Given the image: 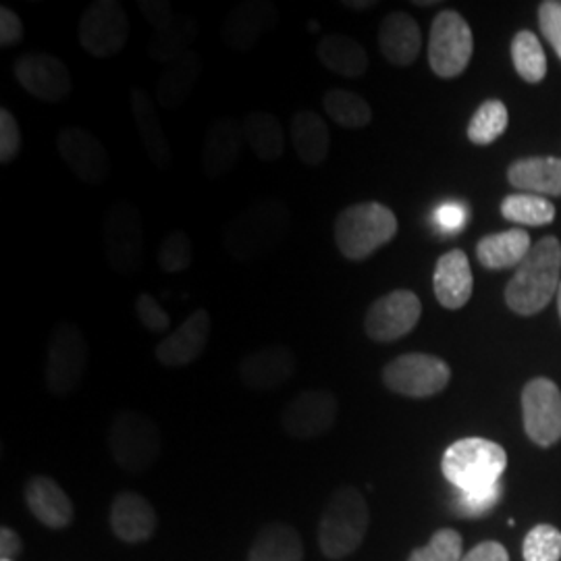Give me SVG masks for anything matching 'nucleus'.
Masks as SVG:
<instances>
[{
    "instance_id": "f257e3e1",
    "label": "nucleus",
    "mask_w": 561,
    "mask_h": 561,
    "mask_svg": "<svg viewBox=\"0 0 561 561\" xmlns=\"http://www.w3.org/2000/svg\"><path fill=\"white\" fill-rule=\"evenodd\" d=\"M291 233V208L279 198H264L240 210L222 231L225 252L238 262L275 254Z\"/></svg>"
},
{
    "instance_id": "f03ea898",
    "label": "nucleus",
    "mask_w": 561,
    "mask_h": 561,
    "mask_svg": "<svg viewBox=\"0 0 561 561\" xmlns=\"http://www.w3.org/2000/svg\"><path fill=\"white\" fill-rule=\"evenodd\" d=\"M561 243L547 236L533 245L505 287V304L520 317L539 314L560 289Z\"/></svg>"
},
{
    "instance_id": "7ed1b4c3",
    "label": "nucleus",
    "mask_w": 561,
    "mask_h": 561,
    "mask_svg": "<svg viewBox=\"0 0 561 561\" xmlns=\"http://www.w3.org/2000/svg\"><path fill=\"white\" fill-rule=\"evenodd\" d=\"M398 233V217L379 202H360L343 208L333 227L335 245L343 259L362 262L370 259Z\"/></svg>"
},
{
    "instance_id": "20e7f679",
    "label": "nucleus",
    "mask_w": 561,
    "mask_h": 561,
    "mask_svg": "<svg viewBox=\"0 0 561 561\" xmlns=\"http://www.w3.org/2000/svg\"><path fill=\"white\" fill-rule=\"evenodd\" d=\"M370 510L356 486H341L324 505L319 522V547L327 560H345L360 549Z\"/></svg>"
},
{
    "instance_id": "39448f33",
    "label": "nucleus",
    "mask_w": 561,
    "mask_h": 561,
    "mask_svg": "<svg viewBox=\"0 0 561 561\" xmlns=\"http://www.w3.org/2000/svg\"><path fill=\"white\" fill-rule=\"evenodd\" d=\"M507 454L500 443L468 437L451 443L443 454V477L458 491H484L502 482Z\"/></svg>"
},
{
    "instance_id": "423d86ee",
    "label": "nucleus",
    "mask_w": 561,
    "mask_h": 561,
    "mask_svg": "<svg viewBox=\"0 0 561 561\" xmlns=\"http://www.w3.org/2000/svg\"><path fill=\"white\" fill-rule=\"evenodd\" d=\"M108 451L121 470L141 474L161 458V428L150 416L125 410L108 426Z\"/></svg>"
},
{
    "instance_id": "0eeeda50",
    "label": "nucleus",
    "mask_w": 561,
    "mask_h": 561,
    "mask_svg": "<svg viewBox=\"0 0 561 561\" xmlns=\"http://www.w3.org/2000/svg\"><path fill=\"white\" fill-rule=\"evenodd\" d=\"M146 229L140 208L131 202H115L104 215V259L113 271L134 277L144 266Z\"/></svg>"
},
{
    "instance_id": "6e6552de",
    "label": "nucleus",
    "mask_w": 561,
    "mask_h": 561,
    "mask_svg": "<svg viewBox=\"0 0 561 561\" xmlns=\"http://www.w3.org/2000/svg\"><path fill=\"white\" fill-rule=\"evenodd\" d=\"M90 347L76 322L59 321L55 324L44 366V381L53 396H71L85 375Z\"/></svg>"
},
{
    "instance_id": "1a4fd4ad",
    "label": "nucleus",
    "mask_w": 561,
    "mask_h": 561,
    "mask_svg": "<svg viewBox=\"0 0 561 561\" xmlns=\"http://www.w3.org/2000/svg\"><path fill=\"white\" fill-rule=\"evenodd\" d=\"M474 53V38L468 21L458 11L445 9L431 25L428 62L437 78L454 80L466 71Z\"/></svg>"
},
{
    "instance_id": "9d476101",
    "label": "nucleus",
    "mask_w": 561,
    "mask_h": 561,
    "mask_svg": "<svg viewBox=\"0 0 561 561\" xmlns=\"http://www.w3.org/2000/svg\"><path fill=\"white\" fill-rule=\"evenodd\" d=\"M131 23L127 11L115 0H96L81 13L78 38L83 53L94 59L119 55L129 41Z\"/></svg>"
},
{
    "instance_id": "9b49d317",
    "label": "nucleus",
    "mask_w": 561,
    "mask_h": 561,
    "mask_svg": "<svg viewBox=\"0 0 561 561\" xmlns=\"http://www.w3.org/2000/svg\"><path fill=\"white\" fill-rule=\"evenodd\" d=\"M449 381V364L431 354H403L382 368L385 387L412 400L433 398L442 393Z\"/></svg>"
},
{
    "instance_id": "f8f14e48",
    "label": "nucleus",
    "mask_w": 561,
    "mask_h": 561,
    "mask_svg": "<svg viewBox=\"0 0 561 561\" xmlns=\"http://www.w3.org/2000/svg\"><path fill=\"white\" fill-rule=\"evenodd\" d=\"M340 419V401L329 389H306L289 401L280 414V428L298 442L327 435Z\"/></svg>"
},
{
    "instance_id": "ddd939ff",
    "label": "nucleus",
    "mask_w": 561,
    "mask_h": 561,
    "mask_svg": "<svg viewBox=\"0 0 561 561\" xmlns=\"http://www.w3.org/2000/svg\"><path fill=\"white\" fill-rule=\"evenodd\" d=\"M13 76L36 101L62 104L73 94V78L65 60L50 53H23L13 62Z\"/></svg>"
},
{
    "instance_id": "4468645a",
    "label": "nucleus",
    "mask_w": 561,
    "mask_h": 561,
    "mask_svg": "<svg viewBox=\"0 0 561 561\" xmlns=\"http://www.w3.org/2000/svg\"><path fill=\"white\" fill-rule=\"evenodd\" d=\"M422 317V301L410 289H396L373 301L364 317L368 340L391 343L414 331Z\"/></svg>"
},
{
    "instance_id": "2eb2a0df",
    "label": "nucleus",
    "mask_w": 561,
    "mask_h": 561,
    "mask_svg": "<svg viewBox=\"0 0 561 561\" xmlns=\"http://www.w3.org/2000/svg\"><path fill=\"white\" fill-rule=\"evenodd\" d=\"M524 431L539 447H551L561 439V391L551 379H533L522 391Z\"/></svg>"
},
{
    "instance_id": "dca6fc26",
    "label": "nucleus",
    "mask_w": 561,
    "mask_h": 561,
    "mask_svg": "<svg viewBox=\"0 0 561 561\" xmlns=\"http://www.w3.org/2000/svg\"><path fill=\"white\" fill-rule=\"evenodd\" d=\"M60 159L85 185H101L111 175V159L101 138L83 127H62L57 136Z\"/></svg>"
},
{
    "instance_id": "f3484780",
    "label": "nucleus",
    "mask_w": 561,
    "mask_h": 561,
    "mask_svg": "<svg viewBox=\"0 0 561 561\" xmlns=\"http://www.w3.org/2000/svg\"><path fill=\"white\" fill-rule=\"evenodd\" d=\"M279 21V7L273 0H245L222 21L221 38L233 53H250Z\"/></svg>"
},
{
    "instance_id": "a211bd4d",
    "label": "nucleus",
    "mask_w": 561,
    "mask_h": 561,
    "mask_svg": "<svg viewBox=\"0 0 561 561\" xmlns=\"http://www.w3.org/2000/svg\"><path fill=\"white\" fill-rule=\"evenodd\" d=\"M296 373V354L287 345H264L245 354L238 364L240 381L259 393L283 387Z\"/></svg>"
},
{
    "instance_id": "6ab92c4d",
    "label": "nucleus",
    "mask_w": 561,
    "mask_h": 561,
    "mask_svg": "<svg viewBox=\"0 0 561 561\" xmlns=\"http://www.w3.org/2000/svg\"><path fill=\"white\" fill-rule=\"evenodd\" d=\"M213 333V319L206 308L194 310L180 327L159 341L154 356L167 368H181L190 366L201 358L204 350L208 347Z\"/></svg>"
},
{
    "instance_id": "aec40b11",
    "label": "nucleus",
    "mask_w": 561,
    "mask_h": 561,
    "mask_svg": "<svg viewBox=\"0 0 561 561\" xmlns=\"http://www.w3.org/2000/svg\"><path fill=\"white\" fill-rule=\"evenodd\" d=\"M243 127L233 117H219L206 129L202 144V173L206 180H219L240 162Z\"/></svg>"
},
{
    "instance_id": "412c9836",
    "label": "nucleus",
    "mask_w": 561,
    "mask_h": 561,
    "mask_svg": "<svg viewBox=\"0 0 561 561\" xmlns=\"http://www.w3.org/2000/svg\"><path fill=\"white\" fill-rule=\"evenodd\" d=\"M159 516L152 503L136 491H121L111 503V528L127 545L150 541L157 533Z\"/></svg>"
},
{
    "instance_id": "4be33fe9",
    "label": "nucleus",
    "mask_w": 561,
    "mask_h": 561,
    "mask_svg": "<svg viewBox=\"0 0 561 561\" xmlns=\"http://www.w3.org/2000/svg\"><path fill=\"white\" fill-rule=\"evenodd\" d=\"M129 106H131V117L136 123L138 136H140L144 150L148 159L152 162L154 169H169L173 164V148L171 141L167 138L162 129L159 108L154 101L141 90V88H131L129 92Z\"/></svg>"
},
{
    "instance_id": "5701e85b",
    "label": "nucleus",
    "mask_w": 561,
    "mask_h": 561,
    "mask_svg": "<svg viewBox=\"0 0 561 561\" xmlns=\"http://www.w3.org/2000/svg\"><path fill=\"white\" fill-rule=\"evenodd\" d=\"M23 497L32 516L53 530H62L73 522V503L59 482L53 481L50 477H32L25 484Z\"/></svg>"
},
{
    "instance_id": "b1692460",
    "label": "nucleus",
    "mask_w": 561,
    "mask_h": 561,
    "mask_svg": "<svg viewBox=\"0 0 561 561\" xmlns=\"http://www.w3.org/2000/svg\"><path fill=\"white\" fill-rule=\"evenodd\" d=\"M435 298L447 310H460L472 298L474 277L466 252L451 250L443 254L433 275Z\"/></svg>"
},
{
    "instance_id": "393cba45",
    "label": "nucleus",
    "mask_w": 561,
    "mask_h": 561,
    "mask_svg": "<svg viewBox=\"0 0 561 561\" xmlns=\"http://www.w3.org/2000/svg\"><path fill=\"white\" fill-rule=\"evenodd\" d=\"M382 57L396 67L414 65L422 50V32L419 21L410 13H389L379 30Z\"/></svg>"
},
{
    "instance_id": "a878e982",
    "label": "nucleus",
    "mask_w": 561,
    "mask_h": 561,
    "mask_svg": "<svg viewBox=\"0 0 561 561\" xmlns=\"http://www.w3.org/2000/svg\"><path fill=\"white\" fill-rule=\"evenodd\" d=\"M204 60L201 53L192 50L183 59L164 65L157 78V102L162 108L173 111L183 106L201 80Z\"/></svg>"
},
{
    "instance_id": "bb28decb",
    "label": "nucleus",
    "mask_w": 561,
    "mask_h": 561,
    "mask_svg": "<svg viewBox=\"0 0 561 561\" xmlns=\"http://www.w3.org/2000/svg\"><path fill=\"white\" fill-rule=\"evenodd\" d=\"M507 180L526 194L561 196V159L530 157L514 162L507 169Z\"/></svg>"
},
{
    "instance_id": "cd10ccee",
    "label": "nucleus",
    "mask_w": 561,
    "mask_h": 561,
    "mask_svg": "<svg viewBox=\"0 0 561 561\" xmlns=\"http://www.w3.org/2000/svg\"><path fill=\"white\" fill-rule=\"evenodd\" d=\"M291 144L308 167H321L331 152L329 127L319 113L304 108L294 115L291 121Z\"/></svg>"
},
{
    "instance_id": "c85d7f7f",
    "label": "nucleus",
    "mask_w": 561,
    "mask_h": 561,
    "mask_svg": "<svg viewBox=\"0 0 561 561\" xmlns=\"http://www.w3.org/2000/svg\"><path fill=\"white\" fill-rule=\"evenodd\" d=\"M317 57L322 67L337 73L341 78H362L368 71V53L360 42L343 36L329 34L322 36L317 46Z\"/></svg>"
},
{
    "instance_id": "c756f323",
    "label": "nucleus",
    "mask_w": 561,
    "mask_h": 561,
    "mask_svg": "<svg viewBox=\"0 0 561 561\" xmlns=\"http://www.w3.org/2000/svg\"><path fill=\"white\" fill-rule=\"evenodd\" d=\"M530 250V236L524 229H510L502 233L484 236L477 245V259L484 268L491 271H502L512 266L518 268Z\"/></svg>"
},
{
    "instance_id": "7c9ffc66",
    "label": "nucleus",
    "mask_w": 561,
    "mask_h": 561,
    "mask_svg": "<svg viewBox=\"0 0 561 561\" xmlns=\"http://www.w3.org/2000/svg\"><path fill=\"white\" fill-rule=\"evenodd\" d=\"M248 561H304L300 533L285 522H271L252 542Z\"/></svg>"
},
{
    "instance_id": "2f4dec72",
    "label": "nucleus",
    "mask_w": 561,
    "mask_h": 561,
    "mask_svg": "<svg viewBox=\"0 0 561 561\" xmlns=\"http://www.w3.org/2000/svg\"><path fill=\"white\" fill-rule=\"evenodd\" d=\"M243 138L262 162H277L285 154V134L280 121L266 111H250L243 121Z\"/></svg>"
},
{
    "instance_id": "473e14b6",
    "label": "nucleus",
    "mask_w": 561,
    "mask_h": 561,
    "mask_svg": "<svg viewBox=\"0 0 561 561\" xmlns=\"http://www.w3.org/2000/svg\"><path fill=\"white\" fill-rule=\"evenodd\" d=\"M196 38H198V23L192 18L178 15V20L171 25L152 32V36L148 38V55L157 62L171 65L194 50L192 46Z\"/></svg>"
},
{
    "instance_id": "72a5a7b5",
    "label": "nucleus",
    "mask_w": 561,
    "mask_h": 561,
    "mask_svg": "<svg viewBox=\"0 0 561 561\" xmlns=\"http://www.w3.org/2000/svg\"><path fill=\"white\" fill-rule=\"evenodd\" d=\"M322 108L343 129H364L373 121L370 104L358 92L345 88H331L324 92Z\"/></svg>"
},
{
    "instance_id": "f704fd0d",
    "label": "nucleus",
    "mask_w": 561,
    "mask_h": 561,
    "mask_svg": "<svg viewBox=\"0 0 561 561\" xmlns=\"http://www.w3.org/2000/svg\"><path fill=\"white\" fill-rule=\"evenodd\" d=\"M512 60L522 80L539 83L547 76V57L542 44L530 30H522L512 42Z\"/></svg>"
},
{
    "instance_id": "c9c22d12",
    "label": "nucleus",
    "mask_w": 561,
    "mask_h": 561,
    "mask_svg": "<svg viewBox=\"0 0 561 561\" xmlns=\"http://www.w3.org/2000/svg\"><path fill=\"white\" fill-rule=\"evenodd\" d=\"M502 215L510 222L541 227L556 219V206L535 194H512L502 202Z\"/></svg>"
},
{
    "instance_id": "e433bc0d",
    "label": "nucleus",
    "mask_w": 561,
    "mask_h": 561,
    "mask_svg": "<svg viewBox=\"0 0 561 561\" xmlns=\"http://www.w3.org/2000/svg\"><path fill=\"white\" fill-rule=\"evenodd\" d=\"M510 115L502 101L482 102L468 123V140L477 146H489L497 138H502L507 129Z\"/></svg>"
},
{
    "instance_id": "4c0bfd02",
    "label": "nucleus",
    "mask_w": 561,
    "mask_h": 561,
    "mask_svg": "<svg viewBox=\"0 0 561 561\" xmlns=\"http://www.w3.org/2000/svg\"><path fill=\"white\" fill-rule=\"evenodd\" d=\"M194 243L183 229H173L164 236L159 248V266L169 275H178L192 266Z\"/></svg>"
},
{
    "instance_id": "58836bf2",
    "label": "nucleus",
    "mask_w": 561,
    "mask_h": 561,
    "mask_svg": "<svg viewBox=\"0 0 561 561\" xmlns=\"http://www.w3.org/2000/svg\"><path fill=\"white\" fill-rule=\"evenodd\" d=\"M503 486L502 482L484 489V491H472V493H463V491H456L454 500H451V514L458 518H484L489 516L497 503L502 502Z\"/></svg>"
},
{
    "instance_id": "ea45409f",
    "label": "nucleus",
    "mask_w": 561,
    "mask_h": 561,
    "mask_svg": "<svg viewBox=\"0 0 561 561\" xmlns=\"http://www.w3.org/2000/svg\"><path fill=\"white\" fill-rule=\"evenodd\" d=\"M524 561H560L561 533L551 524H537L524 539Z\"/></svg>"
},
{
    "instance_id": "a19ab883",
    "label": "nucleus",
    "mask_w": 561,
    "mask_h": 561,
    "mask_svg": "<svg viewBox=\"0 0 561 561\" xmlns=\"http://www.w3.org/2000/svg\"><path fill=\"white\" fill-rule=\"evenodd\" d=\"M461 535L454 528L437 530L431 541L410 553L408 561H461Z\"/></svg>"
},
{
    "instance_id": "79ce46f5",
    "label": "nucleus",
    "mask_w": 561,
    "mask_h": 561,
    "mask_svg": "<svg viewBox=\"0 0 561 561\" xmlns=\"http://www.w3.org/2000/svg\"><path fill=\"white\" fill-rule=\"evenodd\" d=\"M136 317L150 333H164L171 327V317L148 291H141L136 298Z\"/></svg>"
},
{
    "instance_id": "37998d69",
    "label": "nucleus",
    "mask_w": 561,
    "mask_h": 561,
    "mask_svg": "<svg viewBox=\"0 0 561 561\" xmlns=\"http://www.w3.org/2000/svg\"><path fill=\"white\" fill-rule=\"evenodd\" d=\"M21 150V129L9 108H0V162L11 164Z\"/></svg>"
},
{
    "instance_id": "c03bdc74",
    "label": "nucleus",
    "mask_w": 561,
    "mask_h": 561,
    "mask_svg": "<svg viewBox=\"0 0 561 561\" xmlns=\"http://www.w3.org/2000/svg\"><path fill=\"white\" fill-rule=\"evenodd\" d=\"M539 25L542 36L553 46L561 59V2L560 0H545L539 7Z\"/></svg>"
},
{
    "instance_id": "a18cd8bd",
    "label": "nucleus",
    "mask_w": 561,
    "mask_h": 561,
    "mask_svg": "<svg viewBox=\"0 0 561 561\" xmlns=\"http://www.w3.org/2000/svg\"><path fill=\"white\" fill-rule=\"evenodd\" d=\"M140 9L152 30H162L178 20L175 7L167 0H141Z\"/></svg>"
},
{
    "instance_id": "49530a36",
    "label": "nucleus",
    "mask_w": 561,
    "mask_h": 561,
    "mask_svg": "<svg viewBox=\"0 0 561 561\" xmlns=\"http://www.w3.org/2000/svg\"><path fill=\"white\" fill-rule=\"evenodd\" d=\"M23 34L25 30L20 15L9 7H0V48H13L20 44Z\"/></svg>"
},
{
    "instance_id": "de8ad7c7",
    "label": "nucleus",
    "mask_w": 561,
    "mask_h": 561,
    "mask_svg": "<svg viewBox=\"0 0 561 561\" xmlns=\"http://www.w3.org/2000/svg\"><path fill=\"white\" fill-rule=\"evenodd\" d=\"M435 219L445 233H458L463 229L466 213L460 204H443L442 208L437 210Z\"/></svg>"
},
{
    "instance_id": "09e8293b",
    "label": "nucleus",
    "mask_w": 561,
    "mask_h": 561,
    "mask_svg": "<svg viewBox=\"0 0 561 561\" xmlns=\"http://www.w3.org/2000/svg\"><path fill=\"white\" fill-rule=\"evenodd\" d=\"M461 561H510V553L502 542L484 541L470 549Z\"/></svg>"
},
{
    "instance_id": "8fccbe9b",
    "label": "nucleus",
    "mask_w": 561,
    "mask_h": 561,
    "mask_svg": "<svg viewBox=\"0 0 561 561\" xmlns=\"http://www.w3.org/2000/svg\"><path fill=\"white\" fill-rule=\"evenodd\" d=\"M23 549V541H21L20 535L9 528V526H2L0 528V560H15Z\"/></svg>"
},
{
    "instance_id": "3c124183",
    "label": "nucleus",
    "mask_w": 561,
    "mask_h": 561,
    "mask_svg": "<svg viewBox=\"0 0 561 561\" xmlns=\"http://www.w3.org/2000/svg\"><path fill=\"white\" fill-rule=\"evenodd\" d=\"M345 9H350V11H368V9H373V7H377V2L375 0H343L341 2Z\"/></svg>"
},
{
    "instance_id": "603ef678",
    "label": "nucleus",
    "mask_w": 561,
    "mask_h": 561,
    "mask_svg": "<svg viewBox=\"0 0 561 561\" xmlns=\"http://www.w3.org/2000/svg\"><path fill=\"white\" fill-rule=\"evenodd\" d=\"M414 4H416V7H437L439 2H437V0H416Z\"/></svg>"
},
{
    "instance_id": "864d4df0",
    "label": "nucleus",
    "mask_w": 561,
    "mask_h": 561,
    "mask_svg": "<svg viewBox=\"0 0 561 561\" xmlns=\"http://www.w3.org/2000/svg\"><path fill=\"white\" fill-rule=\"evenodd\" d=\"M558 312H560V319H561V283H560V289H558Z\"/></svg>"
},
{
    "instance_id": "5fc2aeb1",
    "label": "nucleus",
    "mask_w": 561,
    "mask_h": 561,
    "mask_svg": "<svg viewBox=\"0 0 561 561\" xmlns=\"http://www.w3.org/2000/svg\"><path fill=\"white\" fill-rule=\"evenodd\" d=\"M0 561H11V560H0Z\"/></svg>"
}]
</instances>
